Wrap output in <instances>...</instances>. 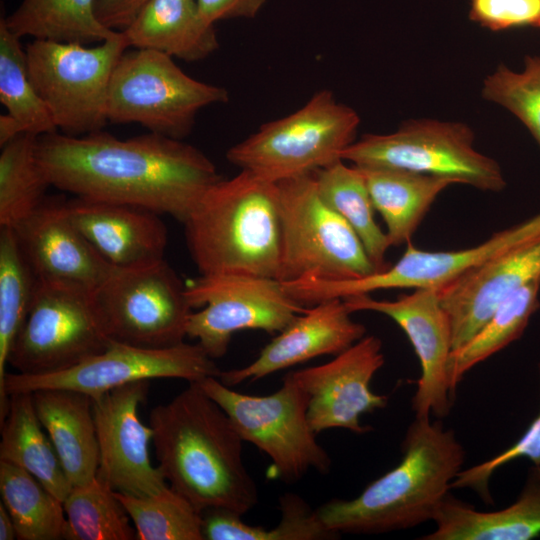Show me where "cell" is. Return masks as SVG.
<instances>
[{"instance_id":"6da1fadb","label":"cell","mask_w":540,"mask_h":540,"mask_svg":"<svg viewBox=\"0 0 540 540\" xmlns=\"http://www.w3.org/2000/svg\"><path fill=\"white\" fill-rule=\"evenodd\" d=\"M37 157L51 186L144 207L182 224L222 179L196 147L151 132L119 139L102 130L83 136L56 131L38 137Z\"/></svg>"},{"instance_id":"7a4b0ae2","label":"cell","mask_w":540,"mask_h":540,"mask_svg":"<svg viewBox=\"0 0 540 540\" xmlns=\"http://www.w3.org/2000/svg\"><path fill=\"white\" fill-rule=\"evenodd\" d=\"M149 425L160 471L200 513L221 508L243 516L257 504V486L242 459L243 440L197 382L155 406Z\"/></svg>"},{"instance_id":"3957f363","label":"cell","mask_w":540,"mask_h":540,"mask_svg":"<svg viewBox=\"0 0 540 540\" xmlns=\"http://www.w3.org/2000/svg\"><path fill=\"white\" fill-rule=\"evenodd\" d=\"M393 469L371 482L357 497L332 499L317 509L332 532L379 534L410 529L433 520L462 470L465 450L440 419L415 417Z\"/></svg>"},{"instance_id":"277c9868","label":"cell","mask_w":540,"mask_h":540,"mask_svg":"<svg viewBox=\"0 0 540 540\" xmlns=\"http://www.w3.org/2000/svg\"><path fill=\"white\" fill-rule=\"evenodd\" d=\"M183 225L199 274L277 279L282 244L277 182L248 170L222 178L204 194Z\"/></svg>"},{"instance_id":"5b68a950","label":"cell","mask_w":540,"mask_h":540,"mask_svg":"<svg viewBox=\"0 0 540 540\" xmlns=\"http://www.w3.org/2000/svg\"><path fill=\"white\" fill-rule=\"evenodd\" d=\"M359 123L354 109L321 90L295 112L263 124L229 148L226 158L273 182L311 175L342 160Z\"/></svg>"},{"instance_id":"8992f818","label":"cell","mask_w":540,"mask_h":540,"mask_svg":"<svg viewBox=\"0 0 540 540\" xmlns=\"http://www.w3.org/2000/svg\"><path fill=\"white\" fill-rule=\"evenodd\" d=\"M228 91L187 75L159 51H125L113 71L107 101L109 123H137L151 133L182 140L198 112L226 103Z\"/></svg>"},{"instance_id":"52a82bcc","label":"cell","mask_w":540,"mask_h":540,"mask_svg":"<svg viewBox=\"0 0 540 540\" xmlns=\"http://www.w3.org/2000/svg\"><path fill=\"white\" fill-rule=\"evenodd\" d=\"M277 184L282 233L279 281L351 280L377 272L354 230L321 198L313 174Z\"/></svg>"},{"instance_id":"ba28073f","label":"cell","mask_w":540,"mask_h":540,"mask_svg":"<svg viewBox=\"0 0 540 540\" xmlns=\"http://www.w3.org/2000/svg\"><path fill=\"white\" fill-rule=\"evenodd\" d=\"M127 48L122 32L92 47L46 39L26 46L30 78L58 131L83 136L108 123L111 77Z\"/></svg>"},{"instance_id":"9c48e42d","label":"cell","mask_w":540,"mask_h":540,"mask_svg":"<svg viewBox=\"0 0 540 540\" xmlns=\"http://www.w3.org/2000/svg\"><path fill=\"white\" fill-rule=\"evenodd\" d=\"M472 129L461 122L416 119L388 134H365L342 153L358 167L402 169L443 177L486 192H500L506 180L499 163L479 152Z\"/></svg>"},{"instance_id":"30bf717a","label":"cell","mask_w":540,"mask_h":540,"mask_svg":"<svg viewBox=\"0 0 540 540\" xmlns=\"http://www.w3.org/2000/svg\"><path fill=\"white\" fill-rule=\"evenodd\" d=\"M197 383L226 412L242 440L270 458L274 477L294 483L311 470L329 472L331 459L307 417V394L289 373L278 390L264 396L232 390L218 377Z\"/></svg>"},{"instance_id":"8fae6325","label":"cell","mask_w":540,"mask_h":540,"mask_svg":"<svg viewBox=\"0 0 540 540\" xmlns=\"http://www.w3.org/2000/svg\"><path fill=\"white\" fill-rule=\"evenodd\" d=\"M92 299L111 340L159 349L187 336L193 309L185 283L165 259L144 267H113Z\"/></svg>"},{"instance_id":"7c38bea8","label":"cell","mask_w":540,"mask_h":540,"mask_svg":"<svg viewBox=\"0 0 540 540\" xmlns=\"http://www.w3.org/2000/svg\"><path fill=\"white\" fill-rule=\"evenodd\" d=\"M192 309L186 334L213 359L224 356L234 333H279L307 308L276 278L238 274H200L185 283Z\"/></svg>"},{"instance_id":"4fadbf2b","label":"cell","mask_w":540,"mask_h":540,"mask_svg":"<svg viewBox=\"0 0 540 540\" xmlns=\"http://www.w3.org/2000/svg\"><path fill=\"white\" fill-rule=\"evenodd\" d=\"M221 370L199 343L182 342L168 348H144L111 340L102 352L54 373H6L0 385V418L8 396L40 389H70L98 397L122 385L154 378L200 382L219 377Z\"/></svg>"},{"instance_id":"5bb4252c","label":"cell","mask_w":540,"mask_h":540,"mask_svg":"<svg viewBox=\"0 0 540 540\" xmlns=\"http://www.w3.org/2000/svg\"><path fill=\"white\" fill-rule=\"evenodd\" d=\"M110 341L92 294L39 282L8 364L24 374L59 372L102 352Z\"/></svg>"},{"instance_id":"9a60e30c","label":"cell","mask_w":540,"mask_h":540,"mask_svg":"<svg viewBox=\"0 0 540 540\" xmlns=\"http://www.w3.org/2000/svg\"><path fill=\"white\" fill-rule=\"evenodd\" d=\"M538 235L540 213L494 233L476 246L460 250L427 251L409 242L402 256L385 270L351 280L303 279L295 284V295L302 303L315 305L378 290L439 289L501 252Z\"/></svg>"},{"instance_id":"2e32d148","label":"cell","mask_w":540,"mask_h":540,"mask_svg":"<svg viewBox=\"0 0 540 540\" xmlns=\"http://www.w3.org/2000/svg\"><path fill=\"white\" fill-rule=\"evenodd\" d=\"M350 312L372 311L391 318L408 337L421 367L412 398L415 417L448 416L454 392L450 382L453 352L452 327L438 289L416 288L395 300H379L370 294L344 298Z\"/></svg>"},{"instance_id":"e0dca14e","label":"cell","mask_w":540,"mask_h":540,"mask_svg":"<svg viewBox=\"0 0 540 540\" xmlns=\"http://www.w3.org/2000/svg\"><path fill=\"white\" fill-rule=\"evenodd\" d=\"M149 380L122 385L92 398L99 444L97 475L114 491L148 497L169 484L150 458L153 429L138 414L146 399Z\"/></svg>"},{"instance_id":"ac0fdd59","label":"cell","mask_w":540,"mask_h":540,"mask_svg":"<svg viewBox=\"0 0 540 540\" xmlns=\"http://www.w3.org/2000/svg\"><path fill=\"white\" fill-rule=\"evenodd\" d=\"M384 362L382 341L365 335L327 363L289 372L307 394L312 430L316 434L332 428L355 434L369 432L371 428L360 421L362 414L383 409L388 403L386 396L370 388Z\"/></svg>"},{"instance_id":"d6986e66","label":"cell","mask_w":540,"mask_h":540,"mask_svg":"<svg viewBox=\"0 0 540 540\" xmlns=\"http://www.w3.org/2000/svg\"><path fill=\"white\" fill-rule=\"evenodd\" d=\"M11 228L40 283L92 294L113 269L72 223L62 197H46Z\"/></svg>"},{"instance_id":"ffe728a7","label":"cell","mask_w":540,"mask_h":540,"mask_svg":"<svg viewBox=\"0 0 540 540\" xmlns=\"http://www.w3.org/2000/svg\"><path fill=\"white\" fill-rule=\"evenodd\" d=\"M540 277V235L492 257L438 289L452 327L453 351L468 342L496 307Z\"/></svg>"},{"instance_id":"44dd1931","label":"cell","mask_w":540,"mask_h":540,"mask_svg":"<svg viewBox=\"0 0 540 540\" xmlns=\"http://www.w3.org/2000/svg\"><path fill=\"white\" fill-rule=\"evenodd\" d=\"M343 299H329L307 308L261 350L247 366L221 371L232 387L255 381L322 355H338L366 335V327L351 318Z\"/></svg>"},{"instance_id":"7402d4cb","label":"cell","mask_w":540,"mask_h":540,"mask_svg":"<svg viewBox=\"0 0 540 540\" xmlns=\"http://www.w3.org/2000/svg\"><path fill=\"white\" fill-rule=\"evenodd\" d=\"M67 214L93 248L113 267L137 268L164 260L167 227L150 209L74 196Z\"/></svg>"},{"instance_id":"603a6c76","label":"cell","mask_w":540,"mask_h":540,"mask_svg":"<svg viewBox=\"0 0 540 540\" xmlns=\"http://www.w3.org/2000/svg\"><path fill=\"white\" fill-rule=\"evenodd\" d=\"M435 529L422 540H530L540 535V465L532 464L514 503L478 511L450 493L433 518Z\"/></svg>"},{"instance_id":"cb8c5ba5","label":"cell","mask_w":540,"mask_h":540,"mask_svg":"<svg viewBox=\"0 0 540 540\" xmlns=\"http://www.w3.org/2000/svg\"><path fill=\"white\" fill-rule=\"evenodd\" d=\"M32 395L37 416L72 486L94 480L100 454L92 398L70 389H40Z\"/></svg>"},{"instance_id":"d4e9b609","label":"cell","mask_w":540,"mask_h":540,"mask_svg":"<svg viewBox=\"0 0 540 540\" xmlns=\"http://www.w3.org/2000/svg\"><path fill=\"white\" fill-rule=\"evenodd\" d=\"M122 33L128 47L186 62L203 60L219 47L214 25L201 17L196 0H149Z\"/></svg>"},{"instance_id":"484cf974","label":"cell","mask_w":540,"mask_h":540,"mask_svg":"<svg viewBox=\"0 0 540 540\" xmlns=\"http://www.w3.org/2000/svg\"><path fill=\"white\" fill-rule=\"evenodd\" d=\"M358 168L365 178L374 209L384 220L391 247L411 242L438 195L455 184L447 178L402 169Z\"/></svg>"},{"instance_id":"4316f807","label":"cell","mask_w":540,"mask_h":540,"mask_svg":"<svg viewBox=\"0 0 540 540\" xmlns=\"http://www.w3.org/2000/svg\"><path fill=\"white\" fill-rule=\"evenodd\" d=\"M0 424V460L25 469L63 502L73 486L37 416L32 393L10 394Z\"/></svg>"},{"instance_id":"83f0119b","label":"cell","mask_w":540,"mask_h":540,"mask_svg":"<svg viewBox=\"0 0 540 540\" xmlns=\"http://www.w3.org/2000/svg\"><path fill=\"white\" fill-rule=\"evenodd\" d=\"M313 176L321 198L354 230L376 270L388 268L386 253L391 246L375 220V209L360 168L339 160Z\"/></svg>"},{"instance_id":"f1b7e54d","label":"cell","mask_w":540,"mask_h":540,"mask_svg":"<svg viewBox=\"0 0 540 540\" xmlns=\"http://www.w3.org/2000/svg\"><path fill=\"white\" fill-rule=\"evenodd\" d=\"M96 0H22L3 18L18 37L60 42L100 43L118 32L104 27L95 14Z\"/></svg>"},{"instance_id":"f546056e","label":"cell","mask_w":540,"mask_h":540,"mask_svg":"<svg viewBox=\"0 0 540 540\" xmlns=\"http://www.w3.org/2000/svg\"><path fill=\"white\" fill-rule=\"evenodd\" d=\"M0 494L14 522L17 539H65L63 502L31 473L0 460Z\"/></svg>"},{"instance_id":"4dcf8cb0","label":"cell","mask_w":540,"mask_h":540,"mask_svg":"<svg viewBox=\"0 0 540 540\" xmlns=\"http://www.w3.org/2000/svg\"><path fill=\"white\" fill-rule=\"evenodd\" d=\"M539 292L540 277L505 298L480 330L452 352L450 382L453 392L470 369L522 336L532 315L540 307Z\"/></svg>"},{"instance_id":"1f68e13d","label":"cell","mask_w":540,"mask_h":540,"mask_svg":"<svg viewBox=\"0 0 540 540\" xmlns=\"http://www.w3.org/2000/svg\"><path fill=\"white\" fill-rule=\"evenodd\" d=\"M37 140L23 133L1 147L0 227H13L47 197L51 184L37 157Z\"/></svg>"},{"instance_id":"d6a6232c","label":"cell","mask_w":540,"mask_h":540,"mask_svg":"<svg viewBox=\"0 0 540 540\" xmlns=\"http://www.w3.org/2000/svg\"><path fill=\"white\" fill-rule=\"evenodd\" d=\"M65 539L133 540L136 530L115 491L98 475L91 482L73 486L63 501Z\"/></svg>"},{"instance_id":"836d02e7","label":"cell","mask_w":540,"mask_h":540,"mask_svg":"<svg viewBox=\"0 0 540 540\" xmlns=\"http://www.w3.org/2000/svg\"><path fill=\"white\" fill-rule=\"evenodd\" d=\"M39 281L11 227H0V385L12 344L21 329Z\"/></svg>"},{"instance_id":"e575fe53","label":"cell","mask_w":540,"mask_h":540,"mask_svg":"<svg viewBox=\"0 0 540 540\" xmlns=\"http://www.w3.org/2000/svg\"><path fill=\"white\" fill-rule=\"evenodd\" d=\"M0 102L26 133L41 136L58 131L52 115L29 75L20 37L0 20Z\"/></svg>"},{"instance_id":"d590c367","label":"cell","mask_w":540,"mask_h":540,"mask_svg":"<svg viewBox=\"0 0 540 540\" xmlns=\"http://www.w3.org/2000/svg\"><path fill=\"white\" fill-rule=\"evenodd\" d=\"M139 540H204L201 513L169 485L161 492L136 497L116 492Z\"/></svg>"},{"instance_id":"8d00e7d4","label":"cell","mask_w":540,"mask_h":540,"mask_svg":"<svg viewBox=\"0 0 540 540\" xmlns=\"http://www.w3.org/2000/svg\"><path fill=\"white\" fill-rule=\"evenodd\" d=\"M482 96L515 115L540 147V56H527L521 71L498 66L484 79Z\"/></svg>"},{"instance_id":"74e56055","label":"cell","mask_w":540,"mask_h":540,"mask_svg":"<svg viewBox=\"0 0 540 540\" xmlns=\"http://www.w3.org/2000/svg\"><path fill=\"white\" fill-rule=\"evenodd\" d=\"M540 382V362L538 363ZM526 458L540 465V412L522 436L507 449L472 467L462 469L452 482V488L470 489L487 504L493 502L489 482L492 475L502 466L516 459Z\"/></svg>"},{"instance_id":"f35d334b","label":"cell","mask_w":540,"mask_h":540,"mask_svg":"<svg viewBox=\"0 0 540 540\" xmlns=\"http://www.w3.org/2000/svg\"><path fill=\"white\" fill-rule=\"evenodd\" d=\"M469 18L494 32L540 28V0H470Z\"/></svg>"},{"instance_id":"ab89813d","label":"cell","mask_w":540,"mask_h":540,"mask_svg":"<svg viewBox=\"0 0 540 540\" xmlns=\"http://www.w3.org/2000/svg\"><path fill=\"white\" fill-rule=\"evenodd\" d=\"M267 0H196L201 17L211 25L233 18H254Z\"/></svg>"},{"instance_id":"60d3db41","label":"cell","mask_w":540,"mask_h":540,"mask_svg":"<svg viewBox=\"0 0 540 540\" xmlns=\"http://www.w3.org/2000/svg\"><path fill=\"white\" fill-rule=\"evenodd\" d=\"M149 0H96L95 14L106 28L122 32L136 18Z\"/></svg>"},{"instance_id":"b9f144b4","label":"cell","mask_w":540,"mask_h":540,"mask_svg":"<svg viewBox=\"0 0 540 540\" xmlns=\"http://www.w3.org/2000/svg\"><path fill=\"white\" fill-rule=\"evenodd\" d=\"M23 133H26V131L15 117L8 113L0 116L1 147Z\"/></svg>"},{"instance_id":"7bdbcfd3","label":"cell","mask_w":540,"mask_h":540,"mask_svg":"<svg viewBox=\"0 0 540 540\" xmlns=\"http://www.w3.org/2000/svg\"><path fill=\"white\" fill-rule=\"evenodd\" d=\"M17 539L16 528L12 517L4 504L0 503V540Z\"/></svg>"}]
</instances>
